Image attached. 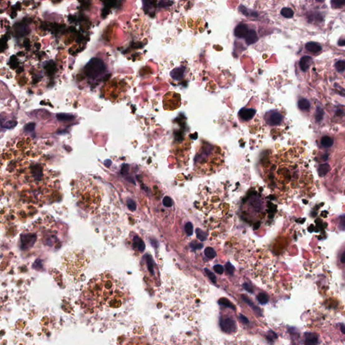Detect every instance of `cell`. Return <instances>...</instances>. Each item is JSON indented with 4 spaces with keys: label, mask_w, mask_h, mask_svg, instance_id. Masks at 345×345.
I'll list each match as a JSON object with an SVG mask.
<instances>
[{
    "label": "cell",
    "mask_w": 345,
    "mask_h": 345,
    "mask_svg": "<svg viewBox=\"0 0 345 345\" xmlns=\"http://www.w3.org/2000/svg\"><path fill=\"white\" fill-rule=\"evenodd\" d=\"M17 123H18V122L16 121H14V120H10V121H7L5 123H3L2 126L3 128H6V129H12V128H14V127H16V125H17Z\"/></svg>",
    "instance_id": "27"
},
{
    "label": "cell",
    "mask_w": 345,
    "mask_h": 345,
    "mask_svg": "<svg viewBox=\"0 0 345 345\" xmlns=\"http://www.w3.org/2000/svg\"><path fill=\"white\" fill-rule=\"evenodd\" d=\"M123 345H148L142 339L139 338H132L126 340L123 343Z\"/></svg>",
    "instance_id": "18"
},
{
    "label": "cell",
    "mask_w": 345,
    "mask_h": 345,
    "mask_svg": "<svg viewBox=\"0 0 345 345\" xmlns=\"http://www.w3.org/2000/svg\"><path fill=\"white\" fill-rule=\"evenodd\" d=\"M313 62L312 57L310 56H303L299 61V65L302 71L307 72Z\"/></svg>",
    "instance_id": "14"
},
{
    "label": "cell",
    "mask_w": 345,
    "mask_h": 345,
    "mask_svg": "<svg viewBox=\"0 0 345 345\" xmlns=\"http://www.w3.org/2000/svg\"><path fill=\"white\" fill-rule=\"evenodd\" d=\"M218 188L214 185L203 184L198 190V203L199 210L206 214L214 213L219 210V206L223 202L221 191L217 192Z\"/></svg>",
    "instance_id": "4"
},
{
    "label": "cell",
    "mask_w": 345,
    "mask_h": 345,
    "mask_svg": "<svg viewBox=\"0 0 345 345\" xmlns=\"http://www.w3.org/2000/svg\"><path fill=\"white\" fill-rule=\"evenodd\" d=\"M197 237L198 238L201 240V241H204L206 239V235L205 234V232H204L202 231L199 230V229H198L197 231Z\"/></svg>",
    "instance_id": "33"
},
{
    "label": "cell",
    "mask_w": 345,
    "mask_h": 345,
    "mask_svg": "<svg viewBox=\"0 0 345 345\" xmlns=\"http://www.w3.org/2000/svg\"><path fill=\"white\" fill-rule=\"evenodd\" d=\"M56 117L60 121H68V120H71L74 118V116L68 114H64V113H58L56 115Z\"/></svg>",
    "instance_id": "23"
},
{
    "label": "cell",
    "mask_w": 345,
    "mask_h": 345,
    "mask_svg": "<svg viewBox=\"0 0 345 345\" xmlns=\"http://www.w3.org/2000/svg\"><path fill=\"white\" fill-rule=\"evenodd\" d=\"M257 40H258V36H257L256 32L253 30L249 31L246 37V43L249 45H250L257 42Z\"/></svg>",
    "instance_id": "15"
},
{
    "label": "cell",
    "mask_w": 345,
    "mask_h": 345,
    "mask_svg": "<svg viewBox=\"0 0 345 345\" xmlns=\"http://www.w3.org/2000/svg\"><path fill=\"white\" fill-rule=\"evenodd\" d=\"M256 113V110L253 109H242L239 111V115L244 121H249L254 117Z\"/></svg>",
    "instance_id": "13"
},
{
    "label": "cell",
    "mask_w": 345,
    "mask_h": 345,
    "mask_svg": "<svg viewBox=\"0 0 345 345\" xmlns=\"http://www.w3.org/2000/svg\"><path fill=\"white\" fill-rule=\"evenodd\" d=\"M205 271H206V274H207L208 276L209 277L210 279L212 281H213V282H214V283H216V282H217V278H216V276H215L213 272H212L211 271H210L209 270H208V269H205Z\"/></svg>",
    "instance_id": "32"
},
{
    "label": "cell",
    "mask_w": 345,
    "mask_h": 345,
    "mask_svg": "<svg viewBox=\"0 0 345 345\" xmlns=\"http://www.w3.org/2000/svg\"><path fill=\"white\" fill-rule=\"evenodd\" d=\"M214 271L218 274H222L224 272V268L223 267V266L219 265V264L214 266Z\"/></svg>",
    "instance_id": "34"
},
{
    "label": "cell",
    "mask_w": 345,
    "mask_h": 345,
    "mask_svg": "<svg viewBox=\"0 0 345 345\" xmlns=\"http://www.w3.org/2000/svg\"><path fill=\"white\" fill-rule=\"evenodd\" d=\"M181 105L180 94L175 92H169L163 97V107L167 111L178 109Z\"/></svg>",
    "instance_id": "9"
},
{
    "label": "cell",
    "mask_w": 345,
    "mask_h": 345,
    "mask_svg": "<svg viewBox=\"0 0 345 345\" xmlns=\"http://www.w3.org/2000/svg\"><path fill=\"white\" fill-rule=\"evenodd\" d=\"M240 317H241V319H242V320H243V321H244V322H246V323H247V322H248L247 319V318H246V317H244V316H243V315H240Z\"/></svg>",
    "instance_id": "39"
},
{
    "label": "cell",
    "mask_w": 345,
    "mask_h": 345,
    "mask_svg": "<svg viewBox=\"0 0 345 345\" xmlns=\"http://www.w3.org/2000/svg\"><path fill=\"white\" fill-rule=\"evenodd\" d=\"M298 107L302 111H307L310 108V103L306 98H302L298 103Z\"/></svg>",
    "instance_id": "19"
},
{
    "label": "cell",
    "mask_w": 345,
    "mask_h": 345,
    "mask_svg": "<svg viewBox=\"0 0 345 345\" xmlns=\"http://www.w3.org/2000/svg\"><path fill=\"white\" fill-rule=\"evenodd\" d=\"M264 175L269 187L278 194L292 196L312 187V177L308 169L294 162L272 163L265 167Z\"/></svg>",
    "instance_id": "2"
},
{
    "label": "cell",
    "mask_w": 345,
    "mask_h": 345,
    "mask_svg": "<svg viewBox=\"0 0 345 345\" xmlns=\"http://www.w3.org/2000/svg\"><path fill=\"white\" fill-rule=\"evenodd\" d=\"M128 297L122 282L111 272H104L86 285L80 295V305L85 313L94 314L120 308Z\"/></svg>",
    "instance_id": "1"
},
{
    "label": "cell",
    "mask_w": 345,
    "mask_h": 345,
    "mask_svg": "<svg viewBox=\"0 0 345 345\" xmlns=\"http://www.w3.org/2000/svg\"><path fill=\"white\" fill-rule=\"evenodd\" d=\"M344 43H345V41L344 39H341L338 41V45H340V46H344Z\"/></svg>",
    "instance_id": "38"
},
{
    "label": "cell",
    "mask_w": 345,
    "mask_h": 345,
    "mask_svg": "<svg viewBox=\"0 0 345 345\" xmlns=\"http://www.w3.org/2000/svg\"><path fill=\"white\" fill-rule=\"evenodd\" d=\"M305 48L307 49V51L314 53L321 51L322 49V47L320 45L315 42H309L307 43L305 45Z\"/></svg>",
    "instance_id": "16"
},
{
    "label": "cell",
    "mask_w": 345,
    "mask_h": 345,
    "mask_svg": "<svg viewBox=\"0 0 345 345\" xmlns=\"http://www.w3.org/2000/svg\"><path fill=\"white\" fill-rule=\"evenodd\" d=\"M105 86L106 97H109L111 101H118L127 91V85L126 82L117 78H114L110 80Z\"/></svg>",
    "instance_id": "7"
},
{
    "label": "cell",
    "mask_w": 345,
    "mask_h": 345,
    "mask_svg": "<svg viewBox=\"0 0 345 345\" xmlns=\"http://www.w3.org/2000/svg\"><path fill=\"white\" fill-rule=\"evenodd\" d=\"M318 342V336L314 334H307L305 345H316Z\"/></svg>",
    "instance_id": "17"
},
{
    "label": "cell",
    "mask_w": 345,
    "mask_h": 345,
    "mask_svg": "<svg viewBox=\"0 0 345 345\" xmlns=\"http://www.w3.org/2000/svg\"><path fill=\"white\" fill-rule=\"evenodd\" d=\"M204 253H205L206 256L207 257H208V258H210V259L214 258V257H216V256H217V253H216V252L214 251V249H213L212 247H207L205 249Z\"/></svg>",
    "instance_id": "24"
},
{
    "label": "cell",
    "mask_w": 345,
    "mask_h": 345,
    "mask_svg": "<svg viewBox=\"0 0 345 345\" xmlns=\"http://www.w3.org/2000/svg\"><path fill=\"white\" fill-rule=\"evenodd\" d=\"M186 231H187V232L190 235L192 234L193 232V227H192V224L191 223H188V224L186 225Z\"/></svg>",
    "instance_id": "36"
},
{
    "label": "cell",
    "mask_w": 345,
    "mask_h": 345,
    "mask_svg": "<svg viewBox=\"0 0 345 345\" xmlns=\"http://www.w3.org/2000/svg\"><path fill=\"white\" fill-rule=\"evenodd\" d=\"M244 287H245V289H246L247 290H248L249 292H251V293L252 292V287H251V286H249V285H247V284H245V285H244Z\"/></svg>",
    "instance_id": "37"
},
{
    "label": "cell",
    "mask_w": 345,
    "mask_h": 345,
    "mask_svg": "<svg viewBox=\"0 0 345 345\" xmlns=\"http://www.w3.org/2000/svg\"><path fill=\"white\" fill-rule=\"evenodd\" d=\"M89 258L80 250L66 253L62 258V266L66 274L75 278H78L88 267Z\"/></svg>",
    "instance_id": "5"
},
{
    "label": "cell",
    "mask_w": 345,
    "mask_h": 345,
    "mask_svg": "<svg viewBox=\"0 0 345 345\" xmlns=\"http://www.w3.org/2000/svg\"><path fill=\"white\" fill-rule=\"evenodd\" d=\"M321 144L323 147L330 148L334 144V140L329 136H324L322 138Z\"/></svg>",
    "instance_id": "20"
},
{
    "label": "cell",
    "mask_w": 345,
    "mask_h": 345,
    "mask_svg": "<svg viewBox=\"0 0 345 345\" xmlns=\"http://www.w3.org/2000/svg\"><path fill=\"white\" fill-rule=\"evenodd\" d=\"M219 303L221 305H225L227 307H231V308H232L233 309H235V306L232 304V303L228 300V299H225V298H221V299L219 300Z\"/></svg>",
    "instance_id": "28"
},
{
    "label": "cell",
    "mask_w": 345,
    "mask_h": 345,
    "mask_svg": "<svg viewBox=\"0 0 345 345\" xmlns=\"http://www.w3.org/2000/svg\"><path fill=\"white\" fill-rule=\"evenodd\" d=\"M249 32L248 26L245 24H240L235 29V35L238 38H246Z\"/></svg>",
    "instance_id": "12"
},
{
    "label": "cell",
    "mask_w": 345,
    "mask_h": 345,
    "mask_svg": "<svg viewBox=\"0 0 345 345\" xmlns=\"http://www.w3.org/2000/svg\"><path fill=\"white\" fill-rule=\"evenodd\" d=\"M341 261L342 263H344V253H343L342 255V257H341Z\"/></svg>",
    "instance_id": "41"
},
{
    "label": "cell",
    "mask_w": 345,
    "mask_h": 345,
    "mask_svg": "<svg viewBox=\"0 0 345 345\" xmlns=\"http://www.w3.org/2000/svg\"><path fill=\"white\" fill-rule=\"evenodd\" d=\"M220 326L223 331L227 334L234 333L237 330V324L233 318L229 317L221 318L220 320Z\"/></svg>",
    "instance_id": "10"
},
{
    "label": "cell",
    "mask_w": 345,
    "mask_h": 345,
    "mask_svg": "<svg viewBox=\"0 0 345 345\" xmlns=\"http://www.w3.org/2000/svg\"><path fill=\"white\" fill-rule=\"evenodd\" d=\"M332 6L333 7L335 8H339L342 7L344 5L345 2L344 1H340V0H333L331 2Z\"/></svg>",
    "instance_id": "29"
},
{
    "label": "cell",
    "mask_w": 345,
    "mask_h": 345,
    "mask_svg": "<svg viewBox=\"0 0 345 345\" xmlns=\"http://www.w3.org/2000/svg\"><path fill=\"white\" fill-rule=\"evenodd\" d=\"M323 117V111L320 107H318L316 115H315V119H316V121L317 122L322 121Z\"/></svg>",
    "instance_id": "30"
},
{
    "label": "cell",
    "mask_w": 345,
    "mask_h": 345,
    "mask_svg": "<svg viewBox=\"0 0 345 345\" xmlns=\"http://www.w3.org/2000/svg\"><path fill=\"white\" fill-rule=\"evenodd\" d=\"M342 332H343V334H344V326L343 325V324L342 325Z\"/></svg>",
    "instance_id": "42"
},
{
    "label": "cell",
    "mask_w": 345,
    "mask_h": 345,
    "mask_svg": "<svg viewBox=\"0 0 345 345\" xmlns=\"http://www.w3.org/2000/svg\"><path fill=\"white\" fill-rule=\"evenodd\" d=\"M280 14L285 18H290L293 16L294 12L290 7H283L280 11Z\"/></svg>",
    "instance_id": "21"
},
{
    "label": "cell",
    "mask_w": 345,
    "mask_h": 345,
    "mask_svg": "<svg viewBox=\"0 0 345 345\" xmlns=\"http://www.w3.org/2000/svg\"><path fill=\"white\" fill-rule=\"evenodd\" d=\"M330 170V166L328 164L320 165L318 167V173L320 177L326 175Z\"/></svg>",
    "instance_id": "22"
},
{
    "label": "cell",
    "mask_w": 345,
    "mask_h": 345,
    "mask_svg": "<svg viewBox=\"0 0 345 345\" xmlns=\"http://www.w3.org/2000/svg\"><path fill=\"white\" fill-rule=\"evenodd\" d=\"M35 123H28L24 126V130L27 132H32L35 130Z\"/></svg>",
    "instance_id": "31"
},
{
    "label": "cell",
    "mask_w": 345,
    "mask_h": 345,
    "mask_svg": "<svg viewBox=\"0 0 345 345\" xmlns=\"http://www.w3.org/2000/svg\"><path fill=\"white\" fill-rule=\"evenodd\" d=\"M335 68L339 72H343L345 69V62L344 60H340L335 64Z\"/></svg>",
    "instance_id": "25"
},
{
    "label": "cell",
    "mask_w": 345,
    "mask_h": 345,
    "mask_svg": "<svg viewBox=\"0 0 345 345\" xmlns=\"http://www.w3.org/2000/svg\"><path fill=\"white\" fill-rule=\"evenodd\" d=\"M72 194L79 207L89 214H97L103 202L104 193L93 179L86 175H79L74 181Z\"/></svg>",
    "instance_id": "3"
},
{
    "label": "cell",
    "mask_w": 345,
    "mask_h": 345,
    "mask_svg": "<svg viewBox=\"0 0 345 345\" xmlns=\"http://www.w3.org/2000/svg\"><path fill=\"white\" fill-rule=\"evenodd\" d=\"M257 299L261 304H266L268 302V297L265 293H260L257 295Z\"/></svg>",
    "instance_id": "26"
},
{
    "label": "cell",
    "mask_w": 345,
    "mask_h": 345,
    "mask_svg": "<svg viewBox=\"0 0 345 345\" xmlns=\"http://www.w3.org/2000/svg\"><path fill=\"white\" fill-rule=\"evenodd\" d=\"M342 113H343V111H340V110H338V111L337 112H336V115H338V116L343 115V114H342Z\"/></svg>",
    "instance_id": "40"
},
{
    "label": "cell",
    "mask_w": 345,
    "mask_h": 345,
    "mask_svg": "<svg viewBox=\"0 0 345 345\" xmlns=\"http://www.w3.org/2000/svg\"><path fill=\"white\" fill-rule=\"evenodd\" d=\"M226 268H227V272L229 273L230 274H232V273H233V271H234V267L232 266L231 265V264L230 262H228L227 264H226Z\"/></svg>",
    "instance_id": "35"
},
{
    "label": "cell",
    "mask_w": 345,
    "mask_h": 345,
    "mask_svg": "<svg viewBox=\"0 0 345 345\" xmlns=\"http://www.w3.org/2000/svg\"><path fill=\"white\" fill-rule=\"evenodd\" d=\"M282 115L278 113V112H273L272 113L269 115L268 118L267 119V123L271 125V126H278L282 123Z\"/></svg>",
    "instance_id": "11"
},
{
    "label": "cell",
    "mask_w": 345,
    "mask_h": 345,
    "mask_svg": "<svg viewBox=\"0 0 345 345\" xmlns=\"http://www.w3.org/2000/svg\"><path fill=\"white\" fill-rule=\"evenodd\" d=\"M222 161L215 160V157L206 151L198 153L195 159L194 171L202 176L210 175L219 171L222 167Z\"/></svg>",
    "instance_id": "6"
},
{
    "label": "cell",
    "mask_w": 345,
    "mask_h": 345,
    "mask_svg": "<svg viewBox=\"0 0 345 345\" xmlns=\"http://www.w3.org/2000/svg\"><path fill=\"white\" fill-rule=\"evenodd\" d=\"M106 67L103 61L97 58L91 60L85 67V73L90 78L97 79L105 72Z\"/></svg>",
    "instance_id": "8"
}]
</instances>
